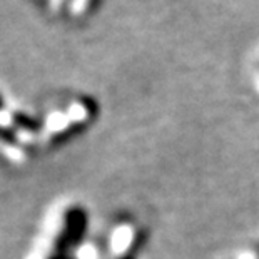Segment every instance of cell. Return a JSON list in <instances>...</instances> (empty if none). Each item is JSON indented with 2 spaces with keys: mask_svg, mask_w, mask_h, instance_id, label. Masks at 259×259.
Returning a JSON list of instances; mask_svg holds the SVG:
<instances>
[{
  "mask_svg": "<svg viewBox=\"0 0 259 259\" xmlns=\"http://www.w3.org/2000/svg\"><path fill=\"white\" fill-rule=\"evenodd\" d=\"M87 224H89V216H87L85 209L80 206H70L64 214L62 229L54 242L52 254L70 259V251L84 239Z\"/></svg>",
  "mask_w": 259,
  "mask_h": 259,
  "instance_id": "obj_1",
  "label": "cell"
},
{
  "mask_svg": "<svg viewBox=\"0 0 259 259\" xmlns=\"http://www.w3.org/2000/svg\"><path fill=\"white\" fill-rule=\"evenodd\" d=\"M12 122H14V127L17 131L22 129V131H27V132H38L42 127L40 119H37L30 114L20 112V111H15L12 114Z\"/></svg>",
  "mask_w": 259,
  "mask_h": 259,
  "instance_id": "obj_2",
  "label": "cell"
},
{
  "mask_svg": "<svg viewBox=\"0 0 259 259\" xmlns=\"http://www.w3.org/2000/svg\"><path fill=\"white\" fill-rule=\"evenodd\" d=\"M0 141L5 144H15L17 142V129L10 125H0Z\"/></svg>",
  "mask_w": 259,
  "mask_h": 259,
  "instance_id": "obj_3",
  "label": "cell"
},
{
  "mask_svg": "<svg viewBox=\"0 0 259 259\" xmlns=\"http://www.w3.org/2000/svg\"><path fill=\"white\" fill-rule=\"evenodd\" d=\"M119 259H136V257H134V254H131V252H129V254H125V256L119 257Z\"/></svg>",
  "mask_w": 259,
  "mask_h": 259,
  "instance_id": "obj_4",
  "label": "cell"
},
{
  "mask_svg": "<svg viewBox=\"0 0 259 259\" xmlns=\"http://www.w3.org/2000/svg\"><path fill=\"white\" fill-rule=\"evenodd\" d=\"M4 96H2V94H0V111H2V109H4Z\"/></svg>",
  "mask_w": 259,
  "mask_h": 259,
  "instance_id": "obj_5",
  "label": "cell"
},
{
  "mask_svg": "<svg viewBox=\"0 0 259 259\" xmlns=\"http://www.w3.org/2000/svg\"><path fill=\"white\" fill-rule=\"evenodd\" d=\"M65 2H72V0H65Z\"/></svg>",
  "mask_w": 259,
  "mask_h": 259,
  "instance_id": "obj_6",
  "label": "cell"
}]
</instances>
